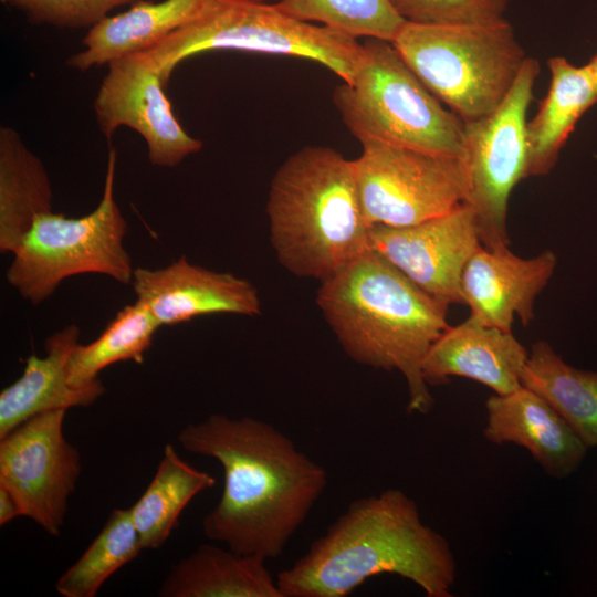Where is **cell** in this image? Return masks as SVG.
Returning <instances> with one entry per match:
<instances>
[{"instance_id":"cb8c5ba5","label":"cell","mask_w":597,"mask_h":597,"mask_svg":"<svg viewBox=\"0 0 597 597\" xmlns=\"http://www.w3.org/2000/svg\"><path fill=\"white\" fill-rule=\"evenodd\" d=\"M214 484L213 475L184 461L176 448L167 443L153 480L129 507L142 548L161 547L188 503Z\"/></svg>"},{"instance_id":"e0dca14e","label":"cell","mask_w":597,"mask_h":597,"mask_svg":"<svg viewBox=\"0 0 597 597\" xmlns=\"http://www.w3.org/2000/svg\"><path fill=\"white\" fill-rule=\"evenodd\" d=\"M484 438L495 444L526 449L546 474L570 475L584 460L587 447L566 420L540 395L521 386L507 395H493L486 404Z\"/></svg>"},{"instance_id":"f1b7e54d","label":"cell","mask_w":597,"mask_h":597,"mask_svg":"<svg viewBox=\"0 0 597 597\" xmlns=\"http://www.w3.org/2000/svg\"><path fill=\"white\" fill-rule=\"evenodd\" d=\"M14 8L32 23L59 28L93 27L122 6L139 0H1Z\"/></svg>"},{"instance_id":"7402d4cb","label":"cell","mask_w":597,"mask_h":597,"mask_svg":"<svg viewBox=\"0 0 597 597\" xmlns=\"http://www.w3.org/2000/svg\"><path fill=\"white\" fill-rule=\"evenodd\" d=\"M52 211V188L42 160L11 127L0 128V251L14 253L36 217Z\"/></svg>"},{"instance_id":"277c9868","label":"cell","mask_w":597,"mask_h":597,"mask_svg":"<svg viewBox=\"0 0 597 597\" xmlns=\"http://www.w3.org/2000/svg\"><path fill=\"white\" fill-rule=\"evenodd\" d=\"M266 214L277 261L297 276L323 282L370 248L354 160L328 146H304L281 164Z\"/></svg>"},{"instance_id":"603a6c76","label":"cell","mask_w":597,"mask_h":597,"mask_svg":"<svg viewBox=\"0 0 597 597\" xmlns=\"http://www.w3.org/2000/svg\"><path fill=\"white\" fill-rule=\"evenodd\" d=\"M521 385L545 399L587 448L597 446V371L568 365L540 341L528 352Z\"/></svg>"},{"instance_id":"83f0119b","label":"cell","mask_w":597,"mask_h":597,"mask_svg":"<svg viewBox=\"0 0 597 597\" xmlns=\"http://www.w3.org/2000/svg\"><path fill=\"white\" fill-rule=\"evenodd\" d=\"M400 15L419 24H486L504 20L509 0H391Z\"/></svg>"},{"instance_id":"44dd1931","label":"cell","mask_w":597,"mask_h":597,"mask_svg":"<svg viewBox=\"0 0 597 597\" xmlns=\"http://www.w3.org/2000/svg\"><path fill=\"white\" fill-rule=\"evenodd\" d=\"M161 597H283L259 555L203 544L177 563L161 584Z\"/></svg>"},{"instance_id":"6da1fadb","label":"cell","mask_w":597,"mask_h":597,"mask_svg":"<svg viewBox=\"0 0 597 597\" xmlns=\"http://www.w3.org/2000/svg\"><path fill=\"white\" fill-rule=\"evenodd\" d=\"M178 440L221 464L222 494L202 531L240 554L277 558L328 482L326 470L286 434L252 417L213 413L186 426Z\"/></svg>"},{"instance_id":"9c48e42d","label":"cell","mask_w":597,"mask_h":597,"mask_svg":"<svg viewBox=\"0 0 597 597\" xmlns=\"http://www.w3.org/2000/svg\"><path fill=\"white\" fill-rule=\"evenodd\" d=\"M540 64L527 57L503 102L489 115L464 123V199L475 218L481 244L509 247L507 202L515 185L525 178L527 163L526 114Z\"/></svg>"},{"instance_id":"1f68e13d","label":"cell","mask_w":597,"mask_h":597,"mask_svg":"<svg viewBox=\"0 0 597 597\" xmlns=\"http://www.w3.org/2000/svg\"><path fill=\"white\" fill-rule=\"evenodd\" d=\"M251 1L270 2V1H272V0H251Z\"/></svg>"},{"instance_id":"4316f807","label":"cell","mask_w":597,"mask_h":597,"mask_svg":"<svg viewBox=\"0 0 597 597\" xmlns=\"http://www.w3.org/2000/svg\"><path fill=\"white\" fill-rule=\"evenodd\" d=\"M289 15L355 39L365 36L392 43L406 20L391 0H279Z\"/></svg>"},{"instance_id":"ffe728a7","label":"cell","mask_w":597,"mask_h":597,"mask_svg":"<svg viewBox=\"0 0 597 597\" xmlns=\"http://www.w3.org/2000/svg\"><path fill=\"white\" fill-rule=\"evenodd\" d=\"M551 84L534 117L527 122L525 178L548 174L585 112L597 103V84L588 65L562 56L548 60Z\"/></svg>"},{"instance_id":"484cf974","label":"cell","mask_w":597,"mask_h":597,"mask_svg":"<svg viewBox=\"0 0 597 597\" xmlns=\"http://www.w3.org/2000/svg\"><path fill=\"white\" fill-rule=\"evenodd\" d=\"M143 551L130 511L115 509L81 557L61 575L64 597H95L105 580Z\"/></svg>"},{"instance_id":"8992f818","label":"cell","mask_w":597,"mask_h":597,"mask_svg":"<svg viewBox=\"0 0 597 597\" xmlns=\"http://www.w3.org/2000/svg\"><path fill=\"white\" fill-rule=\"evenodd\" d=\"M392 45L421 83L463 123L491 114L527 59L505 19L446 25L406 21Z\"/></svg>"},{"instance_id":"d6986e66","label":"cell","mask_w":597,"mask_h":597,"mask_svg":"<svg viewBox=\"0 0 597 597\" xmlns=\"http://www.w3.org/2000/svg\"><path fill=\"white\" fill-rule=\"evenodd\" d=\"M208 0H139L119 14L91 27L84 49L66 60L71 69L87 71L117 59L143 53L192 21Z\"/></svg>"},{"instance_id":"7a4b0ae2","label":"cell","mask_w":597,"mask_h":597,"mask_svg":"<svg viewBox=\"0 0 597 597\" xmlns=\"http://www.w3.org/2000/svg\"><path fill=\"white\" fill-rule=\"evenodd\" d=\"M383 574L412 582L427 597H451L457 577L447 538L422 522L410 496L394 488L353 501L275 577L283 597H345Z\"/></svg>"},{"instance_id":"5bb4252c","label":"cell","mask_w":597,"mask_h":597,"mask_svg":"<svg viewBox=\"0 0 597 597\" xmlns=\"http://www.w3.org/2000/svg\"><path fill=\"white\" fill-rule=\"evenodd\" d=\"M132 284L136 302L160 326L209 314H261L259 293L251 282L192 264L186 255L163 269H134Z\"/></svg>"},{"instance_id":"f546056e","label":"cell","mask_w":597,"mask_h":597,"mask_svg":"<svg viewBox=\"0 0 597 597\" xmlns=\"http://www.w3.org/2000/svg\"><path fill=\"white\" fill-rule=\"evenodd\" d=\"M20 515L22 511L18 500L7 488L0 485V525L3 526Z\"/></svg>"},{"instance_id":"2e32d148","label":"cell","mask_w":597,"mask_h":597,"mask_svg":"<svg viewBox=\"0 0 597 597\" xmlns=\"http://www.w3.org/2000/svg\"><path fill=\"white\" fill-rule=\"evenodd\" d=\"M528 350L512 332L469 316L449 326L432 344L422 363L427 385H443L453 376L479 381L496 395H507L521 385Z\"/></svg>"},{"instance_id":"ba28073f","label":"cell","mask_w":597,"mask_h":597,"mask_svg":"<svg viewBox=\"0 0 597 597\" xmlns=\"http://www.w3.org/2000/svg\"><path fill=\"white\" fill-rule=\"evenodd\" d=\"M115 167L116 151L111 148L103 195L91 213L69 218L50 211L36 217L6 273L24 300L38 305L64 279L77 274L132 283L134 269L124 248L128 226L114 198Z\"/></svg>"},{"instance_id":"7c38bea8","label":"cell","mask_w":597,"mask_h":597,"mask_svg":"<svg viewBox=\"0 0 597 597\" xmlns=\"http://www.w3.org/2000/svg\"><path fill=\"white\" fill-rule=\"evenodd\" d=\"M107 65L93 103L97 124L107 139L119 127L134 129L146 142L149 161L159 167H175L202 148V142L178 122L165 84L140 53Z\"/></svg>"},{"instance_id":"9a60e30c","label":"cell","mask_w":597,"mask_h":597,"mask_svg":"<svg viewBox=\"0 0 597 597\" xmlns=\"http://www.w3.org/2000/svg\"><path fill=\"white\" fill-rule=\"evenodd\" d=\"M556 262L549 250L522 259L509 247L480 245L461 276L462 297L470 315L506 332H512L515 316L527 326L534 318V301L548 283Z\"/></svg>"},{"instance_id":"4fadbf2b","label":"cell","mask_w":597,"mask_h":597,"mask_svg":"<svg viewBox=\"0 0 597 597\" xmlns=\"http://www.w3.org/2000/svg\"><path fill=\"white\" fill-rule=\"evenodd\" d=\"M480 245L474 213L463 202L418 224L373 226L369 231L370 249L446 306L464 304L462 272Z\"/></svg>"},{"instance_id":"ac0fdd59","label":"cell","mask_w":597,"mask_h":597,"mask_svg":"<svg viewBox=\"0 0 597 597\" xmlns=\"http://www.w3.org/2000/svg\"><path fill=\"white\" fill-rule=\"evenodd\" d=\"M78 338V327L69 325L48 337L44 357L27 358L21 377L0 394V439L35 415L88 407L103 396L100 378L78 388L69 384L67 363Z\"/></svg>"},{"instance_id":"4dcf8cb0","label":"cell","mask_w":597,"mask_h":597,"mask_svg":"<svg viewBox=\"0 0 597 597\" xmlns=\"http://www.w3.org/2000/svg\"><path fill=\"white\" fill-rule=\"evenodd\" d=\"M591 75L597 84V55H595L588 63H587Z\"/></svg>"},{"instance_id":"8fae6325","label":"cell","mask_w":597,"mask_h":597,"mask_svg":"<svg viewBox=\"0 0 597 597\" xmlns=\"http://www.w3.org/2000/svg\"><path fill=\"white\" fill-rule=\"evenodd\" d=\"M66 409L41 412L0 439V485L18 500L22 516L60 536L81 473L77 449L64 437Z\"/></svg>"},{"instance_id":"3957f363","label":"cell","mask_w":597,"mask_h":597,"mask_svg":"<svg viewBox=\"0 0 597 597\" xmlns=\"http://www.w3.org/2000/svg\"><path fill=\"white\" fill-rule=\"evenodd\" d=\"M316 303L348 357L398 370L407 383L410 412L433 408L422 363L449 327L448 306L370 248L321 282Z\"/></svg>"},{"instance_id":"d4e9b609","label":"cell","mask_w":597,"mask_h":597,"mask_svg":"<svg viewBox=\"0 0 597 597\" xmlns=\"http://www.w3.org/2000/svg\"><path fill=\"white\" fill-rule=\"evenodd\" d=\"M160 325L142 304L124 306L92 343L77 344L67 363L72 387H84L98 379L107 366L125 360L142 364Z\"/></svg>"},{"instance_id":"5b68a950","label":"cell","mask_w":597,"mask_h":597,"mask_svg":"<svg viewBox=\"0 0 597 597\" xmlns=\"http://www.w3.org/2000/svg\"><path fill=\"white\" fill-rule=\"evenodd\" d=\"M213 50H237L312 60L353 81L364 54L357 39L325 25L297 20L275 3L208 0L200 13L140 53L168 85L187 57Z\"/></svg>"},{"instance_id":"30bf717a","label":"cell","mask_w":597,"mask_h":597,"mask_svg":"<svg viewBox=\"0 0 597 597\" xmlns=\"http://www.w3.org/2000/svg\"><path fill=\"white\" fill-rule=\"evenodd\" d=\"M362 146L354 165L370 227L418 224L463 202L464 174L459 158L381 142Z\"/></svg>"},{"instance_id":"52a82bcc","label":"cell","mask_w":597,"mask_h":597,"mask_svg":"<svg viewBox=\"0 0 597 597\" xmlns=\"http://www.w3.org/2000/svg\"><path fill=\"white\" fill-rule=\"evenodd\" d=\"M362 63L333 102L360 142H381L459 158L464 123L421 83L392 43L367 39Z\"/></svg>"}]
</instances>
